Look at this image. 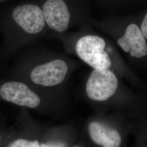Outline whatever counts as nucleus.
<instances>
[{
	"label": "nucleus",
	"instance_id": "nucleus-4",
	"mask_svg": "<svg viewBox=\"0 0 147 147\" xmlns=\"http://www.w3.org/2000/svg\"><path fill=\"white\" fill-rule=\"evenodd\" d=\"M118 86V79L110 70L94 69L87 82L86 93L92 100L105 101L115 93Z\"/></svg>",
	"mask_w": 147,
	"mask_h": 147
},
{
	"label": "nucleus",
	"instance_id": "nucleus-7",
	"mask_svg": "<svg viewBox=\"0 0 147 147\" xmlns=\"http://www.w3.org/2000/svg\"><path fill=\"white\" fill-rule=\"evenodd\" d=\"M89 132L92 140L103 147H119L121 138L119 132L115 129L95 121L89 125Z\"/></svg>",
	"mask_w": 147,
	"mask_h": 147
},
{
	"label": "nucleus",
	"instance_id": "nucleus-3",
	"mask_svg": "<svg viewBox=\"0 0 147 147\" xmlns=\"http://www.w3.org/2000/svg\"><path fill=\"white\" fill-rule=\"evenodd\" d=\"M105 40L101 37L88 35L81 38L76 45L80 58L93 69H109L112 62L104 50Z\"/></svg>",
	"mask_w": 147,
	"mask_h": 147
},
{
	"label": "nucleus",
	"instance_id": "nucleus-5",
	"mask_svg": "<svg viewBox=\"0 0 147 147\" xmlns=\"http://www.w3.org/2000/svg\"><path fill=\"white\" fill-rule=\"evenodd\" d=\"M41 8L45 24L51 29L58 32L67 30L70 14L64 0H47Z\"/></svg>",
	"mask_w": 147,
	"mask_h": 147
},
{
	"label": "nucleus",
	"instance_id": "nucleus-9",
	"mask_svg": "<svg viewBox=\"0 0 147 147\" xmlns=\"http://www.w3.org/2000/svg\"><path fill=\"white\" fill-rule=\"evenodd\" d=\"M141 31L142 32V34L143 36L146 38V39L147 38V14H146V15L144 17V19L143 20L141 26Z\"/></svg>",
	"mask_w": 147,
	"mask_h": 147
},
{
	"label": "nucleus",
	"instance_id": "nucleus-10",
	"mask_svg": "<svg viewBox=\"0 0 147 147\" xmlns=\"http://www.w3.org/2000/svg\"><path fill=\"white\" fill-rule=\"evenodd\" d=\"M40 147H63V145L60 144H42Z\"/></svg>",
	"mask_w": 147,
	"mask_h": 147
},
{
	"label": "nucleus",
	"instance_id": "nucleus-1",
	"mask_svg": "<svg viewBox=\"0 0 147 147\" xmlns=\"http://www.w3.org/2000/svg\"><path fill=\"white\" fill-rule=\"evenodd\" d=\"M46 26L42 8L26 3L14 7L6 20L4 42L1 51L3 55L14 54L23 44L24 35H37Z\"/></svg>",
	"mask_w": 147,
	"mask_h": 147
},
{
	"label": "nucleus",
	"instance_id": "nucleus-8",
	"mask_svg": "<svg viewBox=\"0 0 147 147\" xmlns=\"http://www.w3.org/2000/svg\"><path fill=\"white\" fill-rule=\"evenodd\" d=\"M38 141H31L25 138H18L10 142L7 147H40Z\"/></svg>",
	"mask_w": 147,
	"mask_h": 147
},
{
	"label": "nucleus",
	"instance_id": "nucleus-6",
	"mask_svg": "<svg viewBox=\"0 0 147 147\" xmlns=\"http://www.w3.org/2000/svg\"><path fill=\"white\" fill-rule=\"evenodd\" d=\"M117 43L125 53L130 52L132 57L141 58L147 55L146 39L135 24L127 26L124 35L118 39Z\"/></svg>",
	"mask_w": 147,
	"mask_h": 147
},
{
	"label": "nucleus",
	"instance_id": "nucleus-2",
	"mask_svg": "<svg viewBox=\"0 0 147 147\" xmlns=\"http://www.w3.org/2000/svg\"><path fill=\"white\" fill-rule=\"evenodd\" d=\"M68 71V66L63 60L56 59L40 63L31 68L26 74L10 78L19 79L27 76L32 84L42 87H51L60 84Z\"/></svg>",
	"mask_w": 147,
	"mask_h": 147
},
{
	"label": "nucleus",
	"instance_id": "nucleus-11",
	"mask_svg": "<svg viewBox=\"0 0 147 147\" xmlns=\"http://www.w3.org/2000/svg\"></svg>",
	"mask_w": 147,
	"mask_h": 147
}]
</instances>
